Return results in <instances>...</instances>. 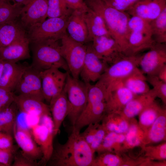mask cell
I'll use <instances>...</instances> for the list:
<instances>
[{
  "mask_svg": "<svg viewBox=\"0 0 166 166\" xmlns=\"http://www.w3.org/2000/svg\"><path fill=\"white\" fill-rule=\"evenodd\" d=\"M66 142L54 147L47 163L52 166H92L94 152L82 136L80 131L72 127Z\"/></svg>",
  "mask_w": 166,
  "mask_h": 166,
  "instance_id": "obj_1",
  "label": "cell"
},
{
  "mask_svg": "<svg viewBox=\"0 0 166 166\" xmlns=\"http://www.w3.org/2000/svg\"><path fill=\"white\" fill-rule=\"evenodd\" d=\"M88 7L104 20L111 36L119 45L124 54L130 32L128 23L130 16L106 4L103 0H84Z\"/></svg>",
  "mask_w": 166,
  "mask_h": 166,
  "instance_id": "obj_2",
  "label": "cell"
},
{
  "mask_svg": "<svg viewBox=\"0 0 166 166\" xmlns=\"http://www.w3.org/2000/svg\"><path fill=\"white\" fill-rule=\"evenodd\" d=\"M140 56L138 54L127 55L121 53L97 81L105 91L107 99L110 93L122 85L124 81L138 68Z\"/></svg>",
  "mask_w": 166,
  "mask_h": 166,
  "instance_id": "obj_3",
  "label": "cell"
},
{
  "mask_svg": "<svg viewBox=\"0 0 166 166\" xmlns=\"http://www.w3.org/2000/svg\"><path fill=\"white\" fill-rule=\"evenodd\" d=\"M58 41L48 40L32 43L33 67L40 71L51 68L61 69L69 72L61 51Z\"/></svg>",
  "mask_w": 166,
  "mask_h": 166,
  "instance_id": "obj_4",
  "label": "cell"
},
{
  "mask_svg": "<svg viewBox=\"0 0 166 166\" xmlns=\"http://www.w3.org/2000/svg\"><path fill=\"white\" fill-rule=\"evenodd\" d=\"M88 85L79 79L73 77L68 72L63 90L69 104L67 117L72 127L86 106Z\"/></svg>",
  "mask_w": 166,
  "mask_h": 166,
  "instance_id": "obj_5",
  "label": "cell"
},
{
  "mask_svg": "<svg viewBox=\"0 0 166 166\" xmlns=\"http://www.w3.org/2000/svg\"><path fill=\"white\" fill-rule=\"evenodd\" d=\"M69 15L48 18L30 28L27 35L30 43L48 40H60L67 33L66 25Z\"/></svg>",
  "mask_w": 166,
  "mask_h": 166,
  "instance_id": "obj_6",
  "label": "cell"
},
{
  "mask_svg": "<svg viewBox=\"0 0 166 166\" xmlns=\"http://www.w3.org/2000/svg\"><path fill=\"white\" fill-rule=\"evenodd\" d=\"M60 40L61 54L67 65L69 72L73 77L79 79L86 53L87 45L73 40L67 33Z\"/></svg>",
  "mask_w": 166,
  "mask_h": 166,
  "instance_id": "obj_7",
  "label": "cell"
},
{
  "mask_svg": "<svg viewBox=\"0 0 166 166\" xmlns=\"http://www.w3.org/2000/svg\"><path fill=\"white\" fill-rule=\"evenodd\" d=\"M50 116L41 117V124L34 126L31 130L33 138L41 149L42 160L45 163L50 159L54 149L53 124Z\"/></svg>",
  "mask_w": 166,
  "mask_h": 166,
  "instance_id": "obj_8",
  "label": "cell"
},
{
  "mask_svg": "<svg viewBox=\"0 0 166 166\" xmlns=\"http://www.w3.org/2000/svg\"><path fill=\"white\" fill-rule=\"evenodd\" d=\"M40 71L31 65L26 66L15 89L18 95L43 101Z\"/></svg>",
  "mask_w": 166,
  "mask_h": 166,
  "instance_id": "obj_9",
  "label": "cell"
},
{
  "mask_svg": "<svg viewBox=\"0 0 166 166\" xmlns=\"http://www.w3.org/2000/svg\"><path fill=\"white\" fill-rule=\"evenodd\" d=\"M109 66L108 63L95 53L91 43L87 44L86 53L79 76L82 81L86 84L97 81Z\"/></svg>",
  "mask_w": 166,
  "mask_h": 166,
  "instance_id": "obj_10",
  "label": "cell"
},
{
  "mask_svg": "<svg viewBox=\"0 0 166 166\" xmlns=\"http://www.w3.org/2000/svg\"><path fill=\"white\" fill-rule=\"evenodd\" d=\"M149 49L141 55L139 66L147 75H156L160 68L166 64V43L155 42Z\"/></svg>",
  "mask_w": 166,
  "mask_h": 166,
  "instance_id": "obj_11",
  "label": "cell"
},
{
  "mask_svg": "<svg viewBox=\"0 0 166 166\" xmlns=\"http://www.w3.org/2000/svg\"><path fill=\"white\" fill-rule=\"evenodd\" d=\"M68 72H63L57 68L40 72L44 100L50 102L53 97L63 90Z\"/></svg>",
  "mask_w": 166,
  "mask_h": 166,
  "instance_id": "obj_12",
  "label": "cell"
},
{
  "mask_svg": "<svg viewBox=\"0 0 166 166\" xmlns=\"http://www.w3.org/2000/svg\"><path fill=\"white\" fill-rule=\"evenodd\" d=\"M48 0H30L22 8L21 25L28 30L47 18Z\"/></svg>",
  "mask_w": 166,
  "mask_h": 166,
  "instance_id": "obj_13",
  "label": "cell"
},
{
  "mask_svg": "<svg viewBox=\"0 0 166 166\" xmlns=\"http://www.w3.org/2000/svg\"><path fill=\"white\" fill-rule=\"evenodd\" d=\"M30 43L25 31L11 44L0 48V59L17 63L29 58Z\"/></svg>",
  "mask_w": 166,
  "mask_h": 166,
  "instance_id": "obj_14",
  "label": "cell"
},
{
  "mask_svg": "<svg viewBox=\"0 0 166 166\" xmlns=\"http://www.w3.org/2000/svg\"><path fill=\"white\" fill-rule=\"evenodd\" d=\"M91 42L92 48L95 53L108 64H112L122 53L117 42L111 36L97 37Z\"/></svg>",
  "mask_w": 166,
  "mask_h": 166,
  "instance_id": "obj_15",
  "label": "cell"
},
{
  "mask_svg": "<svg viewBox=\"0 0 166 166\" xmlns=\"http://www.w3.org/2000/svg\"><path fill=\"white\" fill-rule=\"evenodd\" d=\"M85 12L73 10L68 17L66 27L69 36L73 40L83 44L89 42L88 32L84 17Z\"/></svg>",
  "mask_w": 166,
  "mask_h": 166,
  "instance_id": "obj_16",
  "label": "cell"
},
{
  "mask_svg": "<svg viewBox=\"0 0 166 166\" xmlns=\"http://www.w3.org/2000/svg\"><path fill=\"white\" fill-rule=\"evenodd\" d=\"M13 134L18 146L25 155L35 161L42 157L40 148L28 129L17 126L16 123Z\"/></svg>",
  "mask_w": 166,
  "mask_h": 166,
  "instance_id": "obj_17",
  "label": "cell"
},
{
  "mask_svg": "<svg viewBox=\"0 0 166 166\" xmlns=\"http://www.w3.org/2000/svg\"><path fill=\"white\" fill-rule=\"evenodd\" d=\"M49 103L55 136L58 133L62 122L68 116L69 104L66 94L63 90L53 97Z\"/></svg>",
  "mask_w": 166,
  "mask_h": 166,
  "instance_id": "obj_18",
  "label": "cell"
},
{
  "mask_svg": "<svg viewBox=\"0 0 166 166\" xmlns=\"http://www.w3.org/2000/svg\"><path fill=\"white\" fill-rule=\"evenodd\" d=\"M14 101L18 109L26 114L33 115L40 118L50 116L49 106L38 99L22 95H15Z\"/></svg>",
  "mask_w": 166,
  "mask_h": 166,
  "instance_id": "obj_19",
  "label": "cell"
},
{
  "mask_svg": "<svg viewBox=\"0 0 166 166\" xmlns=\"http://www.w3.org/2000/svg\"><path fill=\"white\" fill-rule=\"evenodd\" d=\"M136 96L121 85L112 91L106 101L105 113H120Z\"/></svg>",
  "mask_w": 166,
  "mask_h": 166,
  "instance_id": "obj_20",
  "label": "cell"
},
{
  "mask_svg": "<svg viewBox=\"0 0 166 166\" xmlns=\"http://www.w3.org/2000/svg\"><path fill=\"white\" fill-rule=\"evenodd\" d=\"M4 61L0 86L13 92L27 65L7 61Z\"/></svg>",
  "mask_w": 166,
  "mask_h": 166,
  "instance_id": "obj_21",
  "label": "cell"
},
{
  "mask_svg": "<svg viewBox=\"0 0 166 166\" xmlns=\"http://www.w3.org/2000/svg\"><path fill=\"white\" fill-rule=\"evenodd\" d=\"M105 109L106 101L86 106L72 127L80 131L90 124L99 123L105 115Z\"/></svg>",
  "mask_w": 166,
  "mask_h": 166,
  "instance_id": "obj_22",
  "label": "cell"
},
{
  "mask_svg": "<svg viewBox=\"0 0 166 166\" xmlns=\"http://www.w3.org/2000/svg\"><path fill=\"white\" fill-rule=\"evenodd\" d=\"M156 97L152 90L145 93L136 95L119 113L127 120L138 115L147 106L155 100Z\"/></svg>",
  "mask_w": 166,
  "mask_h": 166,
  "instance_id": "obj_23",
  "label": "cell"
},
{
  "mask_svg": "<svg viewBox=\"0 0 166 166\" xmlns=\"http://www.w3.org/2000/svg\"><path fill=\"white\" fill-rule=\"evenodd\" d=\"M166 109H163L158 117L145 133L143 144L160 142L166 138Z\"/></svg>",
  "mask_w": 166,
  "mask_h": 166,
  "instance_id": "obj_24",
  "label": "cell"
},
{
  "mask_svg": "<svg viewBox=\"0 0 166 166\" xmlns=\"http://www.w3.org/2000/svg\"><path fill=\"white\" fill-rule=\"evenodd\" d=\"M84 17L88 32L89 42L97 37L111 36L103 19L94 11L89 8L85 13Z\"/></svg>",
  "mask_w": 166,
  "mask_h": 166,
  "instance_id": "obj_25",
  "label": "cell"
},
{
  "mask_svg": "<svg viewBox=\"0 0 166 166\" xmlns=\"http://www.w3.org/2000/svg\"><path fill=\"white\" fill-rule=\"evenodd\" d=\"M156 42L152 37L143 33L131 32L126 51L124 54L133 55L145 49H149Z\"/></svg>",
  "mask_w": 166,
  "mask_h": 166,
  "instance_id": "obj_26",
  "label": "cell"
},
{
  "mask_svg": "<svg viewBox=\"0 0 166 166\" xmlns=\"http://www.w3.org/2000/svg\"><path fill=\"white\" fill-rule=\"evenodd\" d=\"M122 85L135 95L146 93L151 89L146 76L138 68L124 81Z\"/></svg>",
  "mask_w": 166,
  "mask_h": 166,
  "instance_id": "obj_27",
  "label": "cell"
},
{
  "mask_svg": "<svg viewBox=\"0 0 166 166\" xmlns=\"http://www.w3.org/2000/svg\"><path fill=\"white\" fill-rule=\"evenodd\" d=\"M102 124L107 132H112L118 133L125 134L128 130V120L119 113H110L105 115Z\"/></svg>",
  "mask_w": 166,
  "mask_h": 166,
  "instance_id": "obj_28",
  "label": "cell"
},
{
  "mask_svg": "<svg viewBox=\"0 0 166 166\" xmlns=\"http://www.w3.org/2000/svg\"><path fill=\"white\" fill-rule=\"evenodd\" d=\"M25 31L15 21L0 24V48L11 44Z\"/></svg>",
  "mask_w": 166,
  "mask_h": 166,
  "instance_id": "obj_29",
  "label": "cell"
},
{
  "mask_svg": "<svg viewBox=\"0 0 166 166\" xmlns=\"http://www.w3.org/2000/svg\"><path fill=\"white\" fill-rule=\"evenodd\" d=\"M18 106L14 101L6 109L0 111V130L12 135L16 123Z\"/></svg>",
  "mask_w": 166,
  "mask_h": 166,
  "instance_id": "obj_30",
  "label": "cell"
},
{
  "mask_svg": "<svg viewBox=\"0 0 166 166\" xmlns=\"http://www.w3.org/2000/svg\"><path fill=\"white\" fill-rule=\"evenodd\" d=\"M163 109L155 100L139 114L138 124L145 133L156 120Z\"/></svg>",
  "mask_w": 166,
  "mask_h": 166,
  "instance_id": "obj_31",
  "label": "cell"
},
{
  "mask_svg": "<svg viewBox=\"0 0 166 166\" xmlns=\"http://www.w3.org/2000/svg\"><path fill=\"white\" fill-rule=\"evenodd\" d=\"M125 135L123 148H128L144 145L145 132L135 121L129 123L128 130Z\"/></svg>",
  "mask_w": 166,
  "mask_h": 166,
  "instance_id": "obj_32",
  "label": "cell"
},
{
  "mask_svg": "<svg viewBox=\"0 0 166 166\" xmlns=\"http://www.w3.org/2000/svg\"><path fill=\"white\" fill-rule=\"evenodd\" d=\"M152 36L157 43H166V8L156 18L149 22Z\"/></svg>",
  "mask_w": 166,
  "mask_h": 166,
  "instance_id": "obj_33",
  "label": "cell"
},
{
  "mask_svg": "<svg viewBox=\"0 0 166 166\" xmlns=\"http://www.w3.org/2000/svg\"><path fill=\"white\" fill-rule=\"evenodd\" d=\"M22 7L8 1L0 0V24L15 22L20 16Z\"/></svg>",
  "mask_w": 166,
  "mask_h": 166,
  "instance_id": "obj_34",
  "label": "cell"
},
{
  "mask_svg": "<svg viewBox=\"0 0 166 166\" xmlns=\"http://www.w3.org/2000/svg\"><path fill=\"white\" fill-rule=\"evenodd\" d=\"M125 139V134L108 132L96 152L99 153L105 152H111L113 149L117 150V145L122 144Z\"/></svg>",
  "mask_w": 166,
  "mask_h": 166,
  "instance_id": "obj_35",
  "label": "cell"
},
{
  "mask_svg": "<svg viewBox=\"0 0 166 166\" xmlns=\"http://www.w3.org/2000/svg\"><path fill=\"white\" fill-rule=\"evenodd\" d=\"M73 10L62 0H48L47 18H59L70 14Z\"/></svg>",
  "mask_w": 166,
  "mask_h": 166,
  "instance_id": "obj_36",
  "label": "cell"
},
{
  "mask_svg": "<svg viewBox=\"0 0 166 166\" xmlns=\"http://www.w3.org/2000/svg\"><path fill=\"white\" fill-rule=\"evenodd\" d=\"M99 154L95 157L92 166H118L123 163L118 155L111 152H104Z\"/></svg>",
  "mask_w": 166,
  "mask_h": 166,
  "instance_id": "obj_37",
  "label": "cell"
},
{
  "mask_svg": "<svg viewBox=\"0 0 166 166\" xmlns=\"http://www.w3.org/2000/svg\"><path fill=\"white\" fill-rule=\"evenodd\" d=\"M128 26L130 32H139L152 36L149 22L141 18L135 16H131Z\"/></svg>",
  "mask_w": 166,
  "mask_h": 166,
  "instance_id": "obj_38",
  "label": "cell"
},
{
  "mask_svg": "<svg viewBox=\"0 0 166 166\" xmlns=\"http://www.w3.org/2000/svg\"><path fill=\"white\" fill-rule=\"evenodd\" d=\"M147 81L152 86L151 89L156 97H158L165 104L166 83L159 79L156 75H147Z\"/></svg>",
  "mask_w": 166,
  "mask_h": 166,
  "instance_id": "obj_39",
  "label": "cell"
},
{
  "mask_svg": "<svg viewBox=\"0 0 166 166\" xmlns=\"http://www.w3.org/2000/svg\"><path fill=\"white\" fill-rule=\"evenodd\" d=\"M146 2L149 22L157 18L166 8V0H146Z\"/></svg>",
  "mask_w": 166,
  "mask_h": 166,
  "instance_id": "obj_40",
  "label": "cell"
},
{
  "mask_svg": "<svg viewBox=\"0 0 166 166\" xmlns=\"http://www.w3.org/2000/svg\"><path fill=\"white\" fill-rule=\"evenodd\" d=\"M145 155L152 160H163L166 159V143H162L156 146L144 147Z\"/></svg>",
  "mask_w": 166,
  "mask_h": 166,
  "instance_id": "obj_41",
  "label": "cell"
},
{
  "mask_svg": "<svg viewBox=\"0 0 166 166\" xmlns=\"http://www.w3.org/2000/svg\"><path fill=\"white\" fill-rule=\"evenodd\" d=\"M109 6L118 10L126 12L140 0H103Z\"/></svg>",
  "mask_w": 166,
  "mask_h": 166,
  "instance_id": "obj_42",
  "label": "cell"
},
{
  "mask_svg": "<svg viewBox=\"0 0 166 166\" xmlns=\"http://www.w3.org/2000/svg\"><path fill=\"white\" fill-rule=\"evenodd\" d=\"M13 92L0 86V111L8 108L14 101Z\"/></svg>",
  "mask_w": 166,
  "mask_h": 166,
  "instance_id": "obj_43",
  "label": "cell"
},
{
  "mask_svg": "<svg viewBox=\"0 0 166 166\" xmlns=\"http://www.w3.org/2000/svg\"><path fill=\"white\" fill-rule=\"evenodd\" d=\"M36 161L29 157L21 151L15 153L13 159V166H37L39 165Z\"/></svg>",
  "mask_w": 166,
  "mask_h": 166,
  "instance_id": "obj_44",
  "label": "cell"
},
{
  "mask_svg": "<svg viewBox=\"0 0 166 166\" xmlns=\"http://www.w3.org/2000/svg\"><path fill=\"white\" fill-rule=\"evenodd\" d=\"M17 147L14 146L10 149H0V163L3 164L4 166L11 165L17 150Z\"/></svg>",
  "mask_w": 166,
  "mask_h": 166,
  "instance_id": "obj_45",
  "label": "cell"
},
{
  "mask_svg": "<svg viewBox=\"0 0 166 166\" xmlns=\"http://www.w3.org/2000/svg\"><path fill=\"white\" fill-rule=\"evenodd\" d=\"M107 132L104 126L99 124L94 138L90 147L94 152L99 147Z\"/></svg>",
  "mask_w": 166,
  "mask_h": 166,
  "instance_id": "obj_46",
  "label": "cell"
},
{
  "mask_svg": "<svg viewBox=\"0 0 166 166\" xmlns=\"http://www.w3.org/2000/svg\"><path fill=\"white\" fill-rule=\"evenodd\" d=\"M99 124V123L90 124L87 126V127L83 132L81 133L90 146L93 141Z\"/></svg>",
  "mask_w": 166,
  "mask_h": 166,
  "instance_id": "obj_47",
  "label": "cell"
},
{
  "mask_svg": "<svg viewBox=\"0 0 166 166\" xmlns=\"http://www.w3.org/2000/svg\"><path fill=\"white\" fill-rule=\"evenodd\" d=\"M62 0L69 8L73 10L86 12L89 9L84 0Z\"/></svg>",
  "mask_w": 166,
  "mask_h": 166,
  "instance_id": "obj_48",
  "label": "cell"
},
{
  "mask_svg": "<svg viewBox=\"0 0 166 166\" xmlns=\"http://www.w3.org/2000/svg\"><path fill=\"white\" fill-rule=\"evenodd\" d=\"M14 146L13 144V139L11 135L4 132L0 133V149H9Z\"/></svg>",
  "mask_w": 166,
  "mask_h": 166,
  "instance_id": "obj_49",
  "label": "cell"
},
{
  "mask_svg": "<svg viewBox=\"0 0 166 166\" xmlns=\"http://www.w3.org/2000/svg\"><path fill=\"white\" fill-rule=\"evenodd\" d=\"M156 75L160 80L166 83V64L160 68Z\"/></svg>",
  "mask_w": 166,
  "mask_h": 166,
  "instance_id": "obj_50",
  "label": "cell"
},
{
  "mask_svg": "<svg viewBox=\"0 0 166 166\" xmlns=\"http://www.w3.org/2000/svg\"><path fill=\"white\" fill-rule=\"evenodd\" d=\"M15 3H16L19 5L22 6H25L26 5L30 0H14Z\"/></svg>",
  "mask_w": 166,
  "mask_h": 166,
  "instance_id": "obj_51",
  "label": "cell"
},
{
  "mask_svg": "<svg viewBox=\"0 0 166 166\" xmlns=\"http://www.w3.org/2000/svg\"><path fill=\"white\" fill-rule=\"evenodd\" d=\"M4 65V61H3L0 59V79L1 77Z\"/></svg>",
  "mask_w": 166,
  "mask_h": 166,
  "instance_id": "obj_52",
  "label": "cell"
},
{
  "mask_svg": "<svg viewBox=\"0 0 166 166\" xmlns=\"http://www.w3.org/2000/svg\"><path fill=\"white\" fill-rule=\"evenodd\" d=\"M0 166H4V165L0 163Z\"/></svg>",
  "mask_w": 166,
  "mask_h": 166,
  "instance_id": "obj_53",
  "label": "cell"
},
{
  "mask_svg": "<svg viewBox=\"0 0 166 166\" xmlns=\"http://www.w3.org/2000/svg\"><path fill=\"white\" fill-rule=\"evenodd\" d=\"M5 0V1H8V0Z\"/></svg>",
  "mask_w": 166,
  "mask_h": 166,
  "instance_id": "obj_54",
  "label": "cell"
},
{
  "mask_svg": "<svg viewBox=\"0 0 166 166\" xmlns=\"http://www.w3.org/2000/svg\"><path fill=\"white\" fill-rule=\"evenodd\" d=\"M1 132V130H0V133Z\"/></svg>",
  "mask_w": 166,
  "mask_h": 166,
  "instance_id": "obj_55",
  "label": "cell"
}]
</instances>
